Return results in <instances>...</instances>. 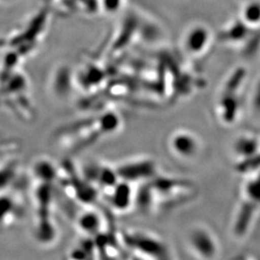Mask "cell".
Returning <instances> with one entry per match:
<instances>
[{"label":"cell","mask_w":260,"mask_h":260,"mask_svg":"<svg viewBox=\"0 0 260 260\" xmlns=\"http://www.w3.org/2000/svg\"><path fill=\"white\" fill-rule=\"evenodd\" d=\"M57 169L52 161L40 158L31 168L30 183L33 212V232L38 243L48 246L57 239L55 195Z\"/></svg>","instance_id":"cell-1"},{"label":"cell","mask_w":260,"mask_h":260,"mask_svg":"<svg viewBox=\"0 0 260 260\" xmlns=\"http://www.w3.org/2000/svg\"><path fill=\"white\" fill-rule=\"evenodd\" d=\"M195 192L191 181L158 174L149 181L139 184L135 205L143 212L154 213L186 204Z\"/></svg>","instance_id":"cell-2"},{"label":"cell","mask_w":260,"mask_h":260,"mask_svg":"<svg viewBox=\"0 0 260 260\" xmlns=\"http://www.w3.org/2000/svg\"><path fill=\"white\" fill-rule=\"evenodd\" d=\"M120 126L121 119L117 113L106 112L69 123L56 133L55 141L58 147L67 150L86 149L114 134Z\"/></svg>","instance_id":"cell-3"},{"label":"cell","mask_w":260,"mask_h":260,"mask_svg":"<svg viewBox=\"0 0 260 260\" xmlns=\"http://www.w3.org/2000/svg\"><path fill=\"white\" fill-rule=\"evenodd\" d=\"M246 78V72L238 69L229 75L221 86L215 102V115L223 125H233L240 118Z\"/></svg>","instance_id":"cell-4"},{"label":"cell","mask_w":260,"mask_h":260,"mask_svg":"<svg viewBox=\"0 0 260 260\" xmlns=\"http://www.w3.org/2000/svg\"><path fill=\"white\" fill-rule=\"evenodd\" d=\"M124 251L136 258L168 259L171 258V249L167 243L155 233L141 230L127 229L119 232Z\"/></svg>","instance_id":"cell-5"},{"label":"cell","mask_w":260,"mask_h":260,"mask_svg":"<svg viewBox=\"0 0 260 260\" xmlns=\"http://www.w3.org/2000/svg\"><path fill=\"white\" fill-rule=\"evenodd\" d=\"M169 153L181 162H193L201 156L204 143L192 130L177 128L172 131L166 140Z\"/></svg>","instance_id":"cell-6"},{"label":"cell","mask_w":260,"mask_h":260,"mask_svg":"<svg viewBox=\"0 0 260 260\" xmlns=\"http://www.w3.org/2000/svg\"><path fill=\"white\" fill-rule=\"evenodd\" d=\"M189 251L200 259H215L221 251L220 242L213 231L203 223L194 224L186 235Z\"/></svg>","instance_id":"cell-7"},{"label":"cell","mask_w":260,"mask_h":260,"mask_svg":"<svg viewBox=\"0 0 260 260\" xmlns=\"http://www.w3.org/2000/svg\"><path fill=\"white\" fill-rule=\"evenodd\" d=\"M114 167L121 180L137 186L149 181L160 174L156 162L148 156L126 159Z\"/></svg>","instance_id":"cell-8"},{"label":"cell","mask_w":260,"mask_h":260,"mask_svg":"<svg viewBox=\"0 0 260 260\" xmlns=\"http://www.w3.org/2000/svg\"><path fill=\"white\" fill-rule=\"evenodd\" d=\"M137 185L124 180H119L103 196L113 212L123 214L135 206Z\"/></svg>","instance_id":"cell-9"},{"label":"cell","mask_w":260,"mask_h":260,"mask_svg":"<svg viewBox=\"0 0 260 260\" xmlns=\"http://www.w3.org/2000/svg\"><path fill=\"white\" fill-rule=\"evenodd\" d=\"M23 212L24 206L18 193L12 188L0 190V232L18 223Z\"/></svg>","instance_id":"cell-10"},{"label":"cell","mask_w":260,"mask_h":260,"mask_svg":"<svg viewBox=\"0 0 260 260\" xmlns=\"http://www.w3.org/2000/svg\"><path fill=\"white\" fill-rule=\"evenodd\" d=\"M209 42L210 35L206 28L196 26L187 32L183 46L189 55L200 56L205 53L209 46Z\"/></svg>","instance_id":"cell-11"}]
</instances>
